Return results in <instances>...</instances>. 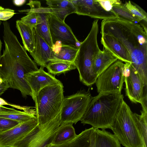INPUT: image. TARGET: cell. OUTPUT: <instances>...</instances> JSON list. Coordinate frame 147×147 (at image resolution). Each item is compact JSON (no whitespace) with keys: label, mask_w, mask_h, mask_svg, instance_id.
Wrapping results in <instances>:
<instances>
[{"label":"cell","mask_w":147,"mask_h":147,"mask_svg":"<svg viewBox=\"0 0 147 147\" xmlns=\"http://www.w3.org/2000/svg\"><path fill=\"white\" fill-rule=\"evenodd\" d=\"M30 8L27 15L21 19L24 24L32 29L35 28L37 25L41 23L42 18L40 13L41 7L40 2L37 1L30 0L27 4Z\"/></svg>","instance_id":"19"},{"label":"cell","mask_w":147,"mask_h":147,"mask_svg":"<svg viewBox=\"0 0 147 147\" xmlns=\"http://www.w3.org/2000/svg\"><path fill=\"white\" fill-rule=\"evenodd\" d=\"M121 93L98 94L93 97L80 121L95 129H111L115 115L122 100Z\"/></svg>","instance_id":"3"},{"label":"cell","mask_w":147,"mask_h":147,"mask_svg":"<svg viewBox=\"0 0 147 147\" xmlns=\"http://www.w3.org/2000/svg\"><path fill=\"white\" fill-rule=\"evenodd\" d=\"M73 125L68 123L60 125L52 144H60L74 138L77 135Z\"/></svg>","instance_id":"24"},{"label":"cell","mask_w":147,"mask_h":147,"mask_svg":"<svg viewBox=\"0 0 147 147\" xmlns=\"http://www.w3.org/2000/svg\"><path fill=\"white\" fill-rule=\"evenodd\" d=\"M26 1L25 0H14L13 1V2L15 5L17 6H20L24 4Z\"/></svg>","instance_id":"35"},{"label":"cell","mask_w":147,"mask_h":147,"mask_svg":"<svg viewBox=\"0 0 147 147\" xmlns=\"http://www.w3.org/2000/svg\"><path fill=\"white\" fill-rule=\"evenodd\" d=\"M14 11L13 10L0 6V20L5 21L10 19L16 14Z\"/></svg>","instance_id":"31"},{"label":"cell","mask_w":147,"mask_h":147,"mask_svg":"<svg viewBox=\"0 0 147 147\" xmlns=\"http://www.w3.org/2000/svg\"><path fill=\"white\" fill-rule=\"evenodd\" d=\"M26 77L32 90V97L34 101L37 95L42 89L60 82L54 76L45 71L44 68L41 67L38 70L27 74Z\"/></svg>","instance_id":"14"},{"label":"cell","mask_w":147,"mask_h":147,"mask_svg":"<svg viewBox=\"0 0 147 147\" xmlns=\"http://www.w3.org/2000/svg\"><path fill=\"white\" fill-rule=\"evenodd\" d=\"M9 88V86L7 81L2 78L0 80V96Z\"/></svg>","instance_id":"33"},{"label":"cell","mask_w":147,"mask_h":147,"mask_svg":"<svg viewBox=\"0 0 147 147\" xmlns=\"http://www.w3.org/2000/svg\"><path fill=\"white\" fill-rule=\"evenodd\" d=\"M16 26L21 36L24 47L30 53H32L35 48L33 29L20 20L16 21Z\"/></svg>","instance_id":"22"},{"label":"cell","mask_w":147,"mask_h":147,"mask_svg":"<svg viewBox=\"0 0 147 147\" xmlns=\"http://www.w3.org/2000/svg\"><path fill=\"white\" fill-rule=\"evenodd\" d=\"M59 46V50L54 52L53 59L50 61L64 62L73 63L78 47L61 43Z\"/></svg>","instance_id":"23"},{"label":"cell","mask_w":147,"mask_h":147,"mask_svg":"<svg viewBox=\"0 0 147 147\" xmlns=\"http://www.w3.org/2000/svg\"><path fill=\"white\" fill-rule=\"evenodd\" d=\"M111 11L116 16L117 19L134 24H138L142 21L132 13L122 3L113 5Z\"/></svg>","instance_id":"26"},{"label":"cell","mask_w":147,"mask_h":147,"mask_svg":"<svg viewBox=\"0 0 147 147\" xmlns=\"http://www.w3.org/2000/svg\"><path fill=\"white\" fill-rule=\"evenodd\" d=\"M3 24L5 49L0 57V75L7 81L10 88L20 91L23 97H32V91L26 76L38 69L12 31L9 23L5 21Z\"/></svg>","instance_id":"1"},{"label":"cell","mask_w":147,"mask_h":147,"mask_svg":"<svg viewBox=\"0 0 147 147\" xmlns=\"http://www.w3.org/2000/svg\"><path fill=\"white\" fill-rule=\"evenodd\" d=\"M38 125L37 118L20 124L0 133V147H12Z\"/></svg>","instance_id":"13"},{"label":"cell","mask_w":147,"mask_h":147,"mask_svg":"<svg viewBox=\"0 0 147 147\" xmlns=\"http://www.w3.org/2000/svg\"><path fill=\"white\" fill-rule=\"evenodd\" d=\"M141 114L133 113V117L137 130L142 139L144 147H147V111H141Z\"/></svg>","instance_id":"25"},{"label":"cell","mask_w":147,"mask_h":147,"mask_svg":"<svg viewBox=\"0 0 147 147\" xmlns=\"http://www.w3.org/2000/svg\"><path fill=\"white\" fill-rule=\"evenodd\" d=\"M1 21L0 20V26L1 25ZM2 43L1 40L0 38V57L1 56V50L2 49Z\"/></svg>","instance_id":"36"},{"label":"cell","mask_w":147,"mask_h":147,"mask_svg":"<svg viewBox=\"0 0 147 147\" xmlns=\"http://www.w3.org/2000/svg\"><path fill=\"white\" fill-rule=\"evenodd\" d=\"M96 0L105 10L108 11H111V9L113 5L122 3L121 1L118 0Z\"/></svg>","instance_id":"32"},{"label":"cell","mask_w":147,"mask_h":147,"mask_svg":"<svg viewBox=\"0 0 147 147\" xmlns=\"http://www.w3.org/2000/svg\"><path fill=\"white\" fill-rule=\"evenodd\" d=\"M124 5L132 13L147 23V13L140 7L136 4L133 5L130 1H126Z\"/></svg>","instance_id":"29"},{"label":"cell","mask_w":147,"mask_h":147,"mask_svg":"<svg viewBox=\"0 0 147 147\" xmlns=\"http://www.w3.org/2000/svg\"><path fill=\"white\" fill-rule=\"evenodd\" d=\"M118 59L111 51L104 48L97 55L93 64V69L97 78Z\"/></svg>","instance_id":"17"},{"label":"cell","mask_w":147,"mask_h":147,"mask_svg":"<svg viewBox=\"0 0 147 147\" xmlns=\"http://www.w3.org/2000/svg\"><path fill=\"white\" fill-rule=\"evenodd\" d=\"M64 98L63 86L61 81L47 86L38 92L34 101L38 125L61 117Z\"/></svg>","instance_id":"5"},{"label":"cell","mask_w":147,"mask_h":147,"mask_svg":"<svg viewBox=\"0 0 147 147\" xmlns=\"http://www.w3.org/2000/svg\"><path fill=\"white\" fill-rule=\"evenodd\" d=\"M48 73L55 75L74 69L76 67L73 63L64 62L50 61L46 67Z\"/></svg>","instance_id":"27"},{"label":"cell","mask_w":147,"mask_h":147,"mask_svg":"<svg viewBox=\"0 0 147 147\" xmlns=\"http://www.w3.org/2000/svg\"><path fill=\"white\" fill-rule=\"evenodd\" d=\"M40 12L42 21L41 23L37 25L35 29L52 49L54 45L51 38L48 22L49 14L51 12V9L49 8L41 7Z\"/></svg>","instance_id":"21"},{"label":"cell","mask_w":147,"mask_h":147,"mask_svg":"<svg viewBox=\"0 0 147 147\" xmlns=\"http://www.w3.org/2000/svg\"><path fill=\"white\" fill-rule=\"evenodd\" d=\"M35 48L30 53L34 61L38 66L46 67L47 64L53 59L54 52L45 41L33 29Z\"/></svg>","instance_id":"15"},{"label":"cell","mask_w":147,"mask_h":147,"mask_svg":"<svg viewBox=\"0 0 147 147\" xmlns=\"http://www.w3.org/2000/svg\"><path fill=\"white\" fill-rule=\"evenodd\" d=\"M95 147H121V144L114 134L105 129H95Z\"/></svg>","instance_id":"20"},{"label":"cell","mask_w":147,"mask_h":147,"mask_svg":"<svg viewBox=\"0 0 147 147\" xmlns=\"http://www.w3.org/2000/svg\"><path fill=\"white\" fill-rule=\"evenodd\" d=\"M125 63L118 59L97 78L96 84L98 94L121 93L124 82Z\"/></svg>","instance_id":"9"},{"label":"cell","mask_w":147,"mask_h":147,"mask_svg":"<svg viewBox=\"0 0 147 147\" xmlns=\"http://www.w3.org/2000/svg\"><path fill=\"white\" fill-rule=\"evenodd\" d=\"M51 12L63 21L69 15L76 13V8L69 0H47Z\"/></svg>","instance_id":"18"},{"label":"cell","mask_w":147,"mask_h":147,"mask_svg":"<svg viewBox=\"0 0 147 147\" xmlns=\"http://www.w3.org/2000/svg\"><path fill=\"white\" fill-rule=\"evenodd\" d=\"M89 89L80 90L76 93L64 97L61 114L60 125L76 124L80 121L93 98Z\"/></svg>","instance_id":"8"},{"label":"cell","mask_w":147,"mask_h":147,"mask_svg":"<svg viewBox=\"0 0 147 147\" xmlns=\"http://www.w3.org/2000/svg\"><path fill=\"white\" fill-rule=\"evenodd\" d=\"M101 33L111 35L121 42L128 51L131 64L147 88V33L138 24L116 18L103 20Z\"/></svg>","instance_id":"2"},{"label":"cell","mask_w":147,"mask_h":147,"mask_svg":"<svg viewBox=\"0 0 147 147\" xmlns=\"http://www.w3.org/2000/svg\"><path fill=\"white\" fill-rule=\"evenodd\" d=\"M124 82L126 96L132 102L141 104L147 100V90L139 74L130 63H125Z\"/></svg>","instance_id":"10"},{"label":"cell","mask_w":147,"mask_h":147,"mask_svg":"<svg viewBox=\"0 0 147 147\" xmlns=\"http://www.w3.org/2000/svg\"><path fill=\"white\" fill-rule=\"evenodd\" d=\"M2 78L1 76L0 75V80Z\"/></svg>","instance_id":"37"},{"label":"cell","mask_w":147,"mask_h":147,"mask_svg":"<svg viewBox=\"0 0 147 147\" xmlns=\"http://www.w3.org/2000/svg\"><path fill=\"white\" fill-rule=\"evenodd\" d=\"M86 135V132L84 130L72 140L60 144H51L48 147H83Z\"/></svg>","instance_id":"28"},{"label":"cell","mask_w":147,"mask_h":147,"mask_svg":"<svg viewBox=\"0 0 147 147\" xmlns=\"http://www.w3.org/2000/svg\"><path fill=\"white\" fill-rule=\"evenodd\" d=\"M76 9V13L103 20L117 18L112 11L105 10L96 0H69Z\"/></svg>","instance_id":"12"},{"label":"cell","mask_w":147,"mask_h":147,"mask_svg":"<svg viewBox=\"0 0 147 147\" xmlns=\"http://www.w3.org/2000/svg\"><path fill=\"white\" fill-rule=\"evenodd\" d=\"M60 124L61 118H59L37 125L12 147H48L52 143Z\"/></svg>","instance_id":"7"},{"label":"cell","mask_w":147,"mask_h":147,"mask_svg":"<svg viewBox=\"0 0 147 147\" xmlns=\"http://www.w3.org/2000/svg\"><path fill=\"white\" fill-rule=\"evenodd\" d=\"M48 22L51 38L54 45L59 41L63 44L79 47L81 42L78 40L70 27L65 21L50 12Z\"/></svg>","instance_id":"11"},{"label":"cell","mask_w":147,"mask_h":147,"mask_svg":"<svg viewBox=\"0 0 147 147\" xmlns=\"http://www.w3.org/2000/svg\"><path fill=\"white\" fill-rule=\"evenodd\" d=\"M19 122L0 117V133L5 132L19 124Z\"/></svg>","instance_id":"30"},{"label":"cell","mask_w":147,"mask_h":147,"mask_svg":"<svg viewBox=\"0 0 147 147\" xmlns=\"http://www.w3.org/2000/svg\"><path fill=\"white\" fill-rule=\"evenodd\" d=\"M3 105H8L13 107L16 108L24 110V108L21 107L18 105H11L8 103L4 99L0 98V106H2Z\"/></svg>","instance_id":"34"},{"label":"cell","mask_w":147,"mask_h":147,"mask_svg":"<svg viewBox=\"0 0 147 147\" xmlns=\"http://www.w3.org/2000/svg\"><path fill=\"white\" fill-rule=\"evenodd\" d=\"M98 19L94 20L91 30L78 47L73 64L79 73L80 81L87 86L95 84L97 77L93 69L97 55L100 51L97 40L98 31Z\"/></svg>","instance_id":"4"},{"label":"cell","mask_w":147,"mask_h":147,"mask_svg":"<svg viewBox=\"0 0 147 147\" xmlns=\"http://www.w3.org/2000/svg\"><path fill=\"white\" fill-rule=\"evenodd\" d=\"M130 107L123 100L114 118L111 129L125 147H144Z\"/></svg>","instance_id":"6"},{"label":"cell","mask_w":147,"mask_h":147,"mask_svg":"<svg viewBox=\"0 0 147 147\" xmlns=\"http://www.w3.org/2000/svg\"><path fill=\"white\" fill-rule=\"evenodd\" d=\"M101 42L104 48L111 51L118 59L125 63H131L129 53L118 40L111 35L102 34Z\"/></svg>","instance_id":"16"}]
</instances>
